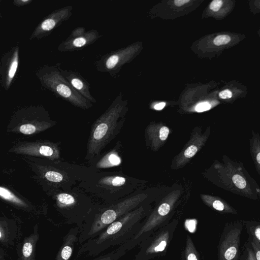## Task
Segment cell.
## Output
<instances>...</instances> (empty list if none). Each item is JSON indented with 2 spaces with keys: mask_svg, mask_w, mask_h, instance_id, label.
<instances>
[{
  "mask_svg": "<svg viewBox=\"0 0 260 260\" xmlns=\"http://www.w3.org/2000/svg\"><path fill=\"white\" fill-rule=\"evenodd\" d=\"M32 174V178L47 194L59 190H68L88 177L93 170L90 167L72 164L61 160L23 156Z\"/></svg>",
  "mask_w": 260,
  "mask_h": 260,
  "instance_id": "6da1fadb",
  "label": "cell"
},
{
  "mask_svg": "<svg viewBox=\"0 0 260 260\" xmlns=\"http://www.w3.org/2000/svg\"><path fill=\"white\" fill-rule=\"evenodd\" d=\"M213 169L215 183L221 188L250 199H260V187L242 163L224 155L221 162L214 163Z\"/></svg>",
  "mask_w": 260,
  "mask_h": 260,
  "instance_id": "7a4b0ae2",
  "label": "cell"
},
{
  "mask_svg": "<svg viewBox=\"0 0 260 260\" xmlns=\"http://www.w3.org/2000/svg\"><path fill=\"white\" fill-rule=\"evenodd\" d=\"M151 211L150 207L142 205L122 216L107 227L99 243L105 248L125 243L139 232Z\"/></svg>",
  "mask_w": 260,
  "mask_h": 260,
  "instance_id": "3957f363",
  "label": "cell"
},
{
  "mask_svg": "<svg viewBox=\"0 0 260 260\" xmlns=\"http://www.w3.org/2000/svg\"><path fill=\"white\" fill-rule=\"evenodd\" d=\"M60 63L45 64L39 68L35 75L42 87L56 96L70 103L74 106L84 110L93 107V104L77 91L61 75Z\"/></svg>",
  "mask_w": 260,
  "mask_h": 260,
  "instance_id": "277c9868",
  "label": "cell"
},
{
  "mask_svg": "<svg viewBox=\"0 0 260 260\" xmlns=\"http://www.w3.org/2000/svg\"><path fill=\"white\" fill-rule=\"evenodd\" d=\"M56 124L44 107L29 105L19 108L13 112L6 131L8 133L33 135L45 131Z\"/></svg>",
  "mask_w": 260,
  "mask_h": 260,
  "instance_id": "5b68a950",
  "label": "cell"
},
{
  "mask_svg": "<svg viewBox=\"0 0 260 260\" xmlns=\"http://www.w3.org/2000/svg\"><path fill=\"white\" fill-rule=\"evenodd\" d=\"M180 194L179 190H175L164 198L146 218L139 232L119 248L126 252L129 251L172 221L174 208Z\"/></svg>",
  "mask_w": 260,
  "mask_h": 260,
  "instance_id": "8992f818",
  "label": "cell"
},
{
  "mask_svg": "<svg viewBox=\"0 0 260 260\" xmlns=\"http://www.w3.org/2000/svg\"><path fill=\"white\" fill-rule=\"evenodd\" d=\"M118 118L116 109L110 108L92 123L85 156L89 164L100 156L102 151L117 133Z\"/></svg>",
  "mask_w": 260,
  "mask_h": 260,
  "instance_id": "52a82bcc",
  "label": "cell"
},
{
  "mask_svg": "<svg viewBox=\"0 0 260 260\" xmlns=\"http://www.w3.org/2000/svg\"><path fill=\"white\" fill-rule=\"evenodd\" d=\"M178 224V220H172L167 225L158 229L142 241L140 244V249L134 260H150L165 255Z\"/></svg>",
  "mask_w": 260,
  "mask_h": 260,
  "instance_id": "ba28073f",
  "label": "cell"
},
{
  "mask_svg": "<svg viewBox=\"0 0 260 260\" xmlns=\"http://www.w3.org/2000/svg\"><path fill=\"white\" fill-rule=\"evenodd\" d=\"M12 153L52 160H61L60 143L49 140L21 141L16 142L9 150Z\"/></svg>",
  "mask_w": 260,
  "mask_h": 260,
  "instance_id": "9c48e42d",
  "label": "cell"
},
{
  "mask_svg": "<svg viewBox=\"0 0 260 260\" xmlns=\"http://www.w3.org/2000/svg\"><path fill=\"white\" fill-rule=\"evenodd\" d=\"M147 198L146 194H138L108 207L98 215L95 221V231L108 226L122 216L142 205Z\"/></svg>",
  "mask_w": 260,
  "mask_h": 260,
  "instance_id": "30bf717a",
  "label": "cell"
},
{
  "mask_svg": "<svg viewBox=\"0 0 260 260\" xmlns=\"http://www.w3.org/2000/svg\"><path fill=\"white\" fill-rule=\"evenodd\" d=\"M71 5L56 9L43 18L35 27L28 40H40L49 36L53 31L72 15Z\"/></svg>",
  "mask_w": 260,
  "mask_h": 260,
  "instance_id": "8fae6325",
  "label": "cell"
},
{
  "mask_svg": "<svg viewBox=\"0 0 260 260\" xmlns=\"http://www.w3.org/2000/svg\"><path fill=\"white\" fill-rule=\"evenodd\" d=\"M100 37V35L96 29L87 30L84 27L78 26L59 44L57 49L62 52L81 50L93 44Z\"/></svg>",
  "mask_w": 260,
  "mask_h": 260,
  "instance_id": "7c38bea8",
  "label": "cell"
},
{
  "mask_svg": "<svg viewBox=\"0 0 260 260\" xmlns=\"http://www.w3.org/2000/svg\"><path fill=\"white\" fill-rule=\"evenodd\" d=\"M20 63V50L15 46L5 52L0 60V84L8 91L16 76Z\"/></svg>",
  "mask_w": 260,
  "mask_h": 260,
  "instance_id": "4fadbf2b",
  "label": "cell"
},
{
  "mask_svg": "<svg viewBox=\"0 0 260 260\" xmlns=\"http://www.w3.org/2000/svg\"><path fill=\"white\" fill-rule=\"evenodd\" d=\"M210 134V127H208L203 134L198 132L192 133L189 141L177 156L174 163V168L178 169L182 167L189 162L204 145Z\"/></svg>",
  "mask_w": 260,
  "mask_h": 260,
  "instance_id": "5bb4252c",
  "label": "cell"
},
{
  "mask_svg": "<svg viewBox=\"0 0 260 260\" xmlns=\"http://www.w3.org/2000/svg\"><path fill=\"white\" fill-rule=\"evenodd\" d=\"M241 232V229L235 228L226 234L219 247V260H235L237 258Z\"/></svg>",
  "mask_w": 260,
  "mask_h": 260,
  "instance_id": "9a60e30c",
  "label": "cell"
},
{
  "mask_svg": "<svg viewBox=\"0 0 260 260\" xmlns=\"http://www.w3.org/2000/svg\"><path fill=\"white\" fill-rule=\"evenodd\" d=\"M59 70L61 75L77 91L92 104L96 102L91 93L90 84L80 73L71 70L62 69L60 67Z\"/></svg>",
  "mask_w": 260,
  "mask_h": 260,
  "instance_id": "2e32d148",
  "label": "cell"
},
{
  "mask_svg": "<svg viewBox=\"0 0 260 260\" xmlns=\"http://www.w3.org/2000/svg\"><path fill=\"white\" fill-rule=\"evenodd\" d=\"M248 93L247 86L237 80L225 82L217 93L219 99L225 104H232L238 99L245 98Z\"/></svg>",
  "mask_w": 260,
  "mask_h": 260,
  "instance_id": "e0dca14e",
  "label": "cell"
},
{
  "mask_svg": "<svg viewBox=\"0 0 260 260\" xmlns=\"http://www.w3.org/2000/svg\"><path fill=\"white\" fill-rule=\"evenodd\" d=\"M170 130L168 127L161 124L152 125L147 128L149 139L151 141L152 149L157 150L167 140Z\"/></svg>",
  "mask_w": 260,
  "mask_h": 260,
  "instance_id": "ac0fdd59",
  "label": "cell"
},
{
  "mask_svg": "<svg viewBox=\"0 0 260 260\" xmlns=\"http://www.w3.org/2000/svg\"><path fill=\"white\" fill-rule=\"evenodd\" d=\"M236 3L235 0H214L210 3L209 9L216 18L223 19L232 13Z\"/></svg>",
  "mask_w": 260,
  "mask_h": 260,
  "instance_id": "d6986e66",
  "label": "cell"
},
{
  "mask_svg": "<svg viewBox=\"0 0 260 260\" xmlns=\"http://www.w3.org/2000/svg\"><path fill=\"white\" fill-rule=\"evenodd\" d=\"M121 159L115 151L112 150L103 156L95 159L91 164L90 167L94 172H98L100 169H106L119 165Z\"/></svg>",
  "mask_w": 260,
  "mask_h": 260,
  "instance_id": "ffe728a7",
  "label": "cell"
},
{
  "mask_svg": "<svg viewBox=\"0 0 260 260\" xmlns=\"http://www.w3.org/2000/svg\"><path fill=\"white\" fill-rule=\"evenodd\" d=\"M204 203L211 208L223 213L237 214V211L222 199L215 196L202 194Z\"/></svg>",
  "mask_w": 260,
  "mask_h": 260,
  "instance_id": "44dd1931",
  "label": "cell"
},
{
  "mask_svg": "<svg viewBox=\"0 0 260 260\" xmlns=\"http://www.w3.org/2000/svg\"><path fill=\"white\" fill-rule=\"evenodd\" d=\"M0 196L4 200L22 208H28L29 205L22 197L17 196L9 188L1 185L0 187Z\"/></svg>",
  "mask_w": 260,
  "mask_h": 260,
  "instance_id": "7402d4cb",
  "label": "cell"
},
{
  "mask_svg": "<svg viewBox=\"0 0 260 260\" xmlns=\"http://www.w3.org/2000/svg\"><path fill=\"white\" fill-rule=\"evenodd\" d=\"M250 151L256 170L260 175V135L252 131V136L249 141Z\"/></svg>",
  "mask_w": 260,
  "mask_h": 260,
  "instance_id": "603a6c76",
  "label": "cell"
},
{
  "mask_svg": "<svg viewBox=\"0 0 260 260\" xmlns=\"http://www.w3.org/2000/svg\"><path fill=\"white\" fill-rule=\"evenodd\" d=\"M183 260H200V255L190 235H187L185 245L182 254Z\"/></svg>",
  "mask_w": 260,
  "mask_h": 260,
  "instance_id": "cb8c5ba5",
  "label": "cell"
},
{
  "mask_svg": "<svg viewBox=\"0 0 260 260\" xmlns=\"http://www.w3.org/2000/svg\"><path fill=\"white\" fill-rule=\"evenodd\" d=\"M126 253V251L118 248L114 251L112 252L98 260H117Z\"/></svg>",
  "mask_w": 260,
  "mask_h": 260,
  "instance_id": "d4e9b609",
  "label": "cell"
},
{
  "mask_svg": "<svg viewBox=\"0 0 260 260\" xmlns=\"http://www.w3.org/2000/svg\"><path fill=\"white\" fill-rule=\"evenodd\" d=\"M217 105L212 104L208 101L200 102L195 107V110L198 112H202L211 109L212 107Z\"/></svg>",
  "mask_w": 260,
  "mask_h": 260,
  "instance_id": "484cf974",
  "label": "cell"
},
{
  "mask_svg": "<svg viewBox=\"0 0 260 260\" xmlns=\"http://www.w3.org/2000/svg\"><path fill=\"white\" fill-rule=\"evenodd\" d=\"M248 7L250 12L255 14L260 13V0L248 1Z\"/></svg>",
  "mask_w": 260,
  "mask_h": 260,
  "instance_id": "4316f807",
  "label": "cell"
},
{
  "mask_svg": "<svg viewBox=\"0 0 260 260\" xmlns=\"http://www.w3.org/2000/svg\"><path fill=\"white\" fill-rule=\"evenodd\" d=\"M32 251V244L29 242H25L22 248V253L24 257H29Z\"/></svg>",
  "mask_w": 260,
  "mask_h": 260,
  "instance_id": "83f0119b",
  "label": "cell"
},
{
  "mask_svg": "<svg viewBox=\"0 0 260 260\" xmlns=\"http://www.w3.org/2000/svg\"><path fill=\"white\" fill-rule=\"evenodd\" d=\"M72 252V248L68 245L63 247L61 251V257L63 260H68Z\"/></svg>",
  "mask_w": 260,
  "mask_h": 260,
  "instance_id": "f1b7e54d",
  "label": "cell"
},
{
  "mask_svg": "<svg viewBox=\"0 0 260 260\" xmlns=\"http://www.w3.org/2000/svg\"><path fill=\"white\" fill-rule=\"evenodd\" d=\"M251 245L253 248L256 260H260V244L253 239L251 241Z\"/></svg>",
  "mask_w": 260,
  "mask_h": 260,
  "instance_id": "f546056e",
  "label": "cell"
},
{
  "mask_svg": "<svg viewBox=\"0 0 260 260\" xmlns=\"http://www.w3.org/2000/svg\"><path fill=\"white\" fill-rule=\"evenodd\" d=\"M32 2V0H14L13 5L15 7H21L29 5Z\"/></svg>",
  "mask_w": 260,
  "mask_h": 260,
  "instance_id": "4dcf8cb0",
  "label": "cell"
},
{
  "mask_svg": "<svg viewBox=\"0 0 260 260\" xmlns=\"http://www.w3.org/2000/svg\"><path fill=\"white\" fill-rule=\"evenodd\" d=\"M252 234L254 236L253 239L260 244V225L253 228Z\"/></svg>",
  "mask_w": 260,
  "mask_h": 260,
  "instance_id": "1f68e13d",
  "label": "cell"
},
{
  "mask_svg": "<svg viewBox=\"0 0 260 260\" xmlns=\"http://www.w3.org/2000/svg\"><path fill=\"white\" fill-rule=\"evenodd\" d=\"M189 1V0H175L174 1V3L176 6L180 7L188 3Z\"/></svg>",
  "mask_w": 260,
  "mask_h": 260,
  "instance_id": "d6a6232c",
  "label": "cell"
},
{
  "mask_svg": "<svg viewBox=\"0 0 260 260\" xmlns=\"http://www.w3.org/2000/svg\"><path fill=\"white\" fill-rule=\"evenodd\" d=\"M248 260H256L254 252L251 249L248 250Z\"/></svg>",
  "mask_w": 260,
  "mask_h": 260,
  "instance_id": "836d02e7",
  "label": "cell"
},
{
  "mask_svg": "<svg viewBox=\"0 0 260 260\" xmlns=\"http://www.w3.org/2000/svg\"><path fill=\"white\" fill-rule=\"evenodd\" d=\"M165 105H166L165 103L161 102V103L156 104L154 106V108L155 110H161L162 109H163L164 108V107L165 106Z\"/></svg>",
  "mask_w": 260,
  "mask_h": 260,
  "instance_id": "e575fe53",
  "label": "cell"
},
{
  "mask_svg": "<svg viewBox=\"0 0 260 260\" xmlns=\"http://www.w3.org/2000/svg\"><path fill=\"white\" fill-rule=\"evenodd\" d=\"M257 33L259 36V37L260 38V27L259 28V29H258V30L257 31Z\"/></svg>",
  "mask_w": 260,
  "mask_h": 260,
  "instance_id": "d590c367",
  "label": "cell"
}]
</instances>
